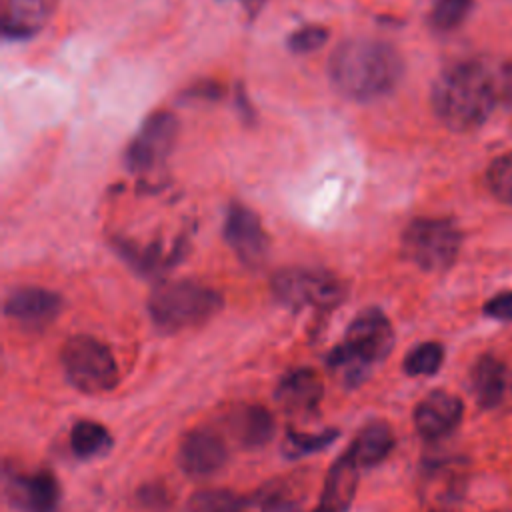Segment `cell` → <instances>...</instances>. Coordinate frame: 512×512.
<instances>
[{"instance_id": "obj_1", "label": "cell", "mask_w": 512, "mask_h": 512, "mask_svg": "<svg viewBox=\"0 0 512 512\" xmlns=\"http://www.w3.org/2000/svg\"><path fill=\"white\" fill-rule=\"evenodd\" d=\"M500 98L498 74L474 60L448 66L432 86L434 114L454 132H468L484 124Z\"/></svg>"}, {"instance_id": "obj_2", "label": "cell", "mask_w": 512, "mask_h": 512, "mask_svg": "<svg viewBox=\"0 0 512 512\" xmlns=\"http://www.w3.org/2000/svg\"><path fill=\"white\" fill-rule=\"evenodd\" d=\"M402 56L376 38L344 40L330 56L328 74L338 92L352 100H374L388 94L402 78Z\"/></svg>"}, {"instance_id": "obj_3", "label": "cell", "mask_w": 512, "mask_h": 512, "mask_svg": "<svg viewBox=\"0 0 512 512\" xmlns=\"http://www.w3.org/2000/svg\"><path fill=\"white\" fill-rule=\"evenodd\" d=\"M394 348V328L378 308L360 310L348 324L344 340L326 356V366L348 388L360 386L376 364Z\"/></svg>"}, {"instance_id": "obj_4", "label": "cell", "mask_w": 512, "mask_h": 512, "mask_svg": "<svg viewBox=\"0 0 512 512\" xmlns=\"http://www.w3.org/2000/svg\"><path fill=\"white\" fill-rule=\"evenodd\" d=\"M222 306L220 292L196 280L162 282L148 296V314L162 332H180L204 324Z\"/></svg>"}, {"instance_id": "obj_5", "label": "cell", "mask_w": 512, "mask_h": 512, "mask_svg": "<svg viewBox=\"0 0 512 512\" xmlns=\"http://www.w3.org/2000/svg\"><path fill=\"white\" fill-rule=\"evenodd\" d=\"M60 362L66 380L82 394H106L120 378L112 350L88 334L70 336L60 350Z\"/></svg>"}, {"instance_id": "obj_6", "label": "cell", "mask_w": 512, "mask_h": 512, "mask_svg": "<svg viewBox=\"0 0 512 512\" xmlns=\"http://www.w3.org/2000/svg\"><path fill=\"white\" fill-rule=\"evenodd\" d=\"M460 242V230L446 218H416L402 234L404 256L428 272L450 268L460 252Z\"/></svg>"}, {"instance_id": "obj_7", "label": "cell", "mask_w": 512, "mask_h": 512, "mask_svg": "<svg viewBox=\"0 0 512 512\" xmlns=\"http://www.w3.org/2000/svg\"><path fill=\"white\" fill-rule=\"evenodd\" d=\"M272 292L290 308L330 310L344 300L346 284L326 270L284 268L274 274Z\"/></svg>"}, {"instance_id": "obj_8", "label": "cell", "mask_w": 512, "mask_h": 512, "mask_svg": "<svg viewBox=\"0 0 512 512\" xmlns=\"http://www.w3.org/2000/svg\"><path fill=\"white\" fill-rule=\"evenodd\" d=\"M178 136V120L168 110L150 114L132 142L126 146L124 164L134 174L156 170L172 152Z\"/></svg>"}, {"instance_id": "obj_9", "label": "cell", "mask_w": 512, "mask_h": 512, "mask_svg": "<svg viewBox=\"0 0 512 512\" xmlns=\"http://www.w3.org/2000/svg\"><path fill=\"white\" fill-rule=\"evenodd\" d=\"M2 478L4 496L16 512H60L62 488L52 470L24 472L6 462Z\"/></svg>"}, {"instance_id": "obj_10", "label": "cell", "mask_w": 512, "mask_h": 512, "mask_svg": "<svg viewBox=\"0 0 512 512\" xmlns=\"http://www.w3.org/2000/svg\"><path fill=\"white\" fill-rule=\"evenodd\" d=\"M228 460L224 438L206 426L192 428L184 434L178 446L176 462L190 478H208L216 474Z\"/></svg>"}, {"instance_id": "obj_11", "label": "cell", "mask_w": 512, "mask_h": 512, "mask_svg": "<svg viewBox=\"0 0 512 512\" xmlns=\"http://www.w3.org/2000/svg\"><path fill=\"white\" fill-rule=\"evenodd\" d=\"M224 240L246 266H262L270 240L260 218L242 204H230L224 222Z\"/></svg>"}, {"instance_id": "obj_12", "label": "cell", "mask_w": 512, "mask_h": 512, "mask_svg": "<svg viewBox=\"0 0 512 512\" xmlns=\"http://www.w3.org/2000/svg\"><path fill=\"white\" fill-rule=\"evenodd\" d=\"M62 310L60 294L38 288V286H22L12 290L4 300V314L26 330H42Z\"/></svg>"}, {"instance_id": "obj_13", "label": "cell", "mask_w": 512, "mask_h": 512, "mask_svg": "<svg viewBox=\"0 0 512 512\" xmlns=\"http://www.w3.org/2000/svg\"><path fill=\"white\" fill-rule=\"evenodd\" d=\"M464 416L462 400L446 390H432L414 408V426L426 440H440L458 428Z\"/></svg>"}, {"instance_id": "obj_14", "label": "cell", "mask_w": 512, "mask_h": 512, "mask_svg": "<svg viewBox=\"0 0 512 512\" xmlns=\"http://www.w3.org/2000/svg\"><path fill=\"white\" fill-rule=\"evenodd\" d=\"M276 402L292 414H312L324 398L322 378L314 368L298 366L286 370L274 390Z\"/></svg>"}, {"instance_id": "obj_15", "label": "cell", "mask_w": 512, "mask_h": 512, "mask_svg": "<svg viewBox=\"0 0 512 512\" xmlns=\"http://www.w3.org/2000/svg\"><path fill=\"white\" fill-rule=\"evenodd\" d=\"M228 434L242 448H260L274 436V416L272 412L256 402H238L228 408L224 416Z\"/></svg>"}, {"instance_id": "obj_16", "label": "cell", "mask_w": 512, "mask_h": 512, "mask_svg": "<svg viewBox=\"0 0 512 512\" xmlns=\"http://www.w3.org/2000/svg\"><path fill=\"white\" fill-rule=\"evenodd\" d=\"M360 466L348 450H344L328 468L318 504L312 512H348L358 490Z\"/></svg>"}, {"instance_id": "obj_17", "label": "cell", "mask_w": 512, "mask_h": 512, "mask_svg": "<svg viewBox=\"0 0 512 512\" xmlns=\"http://www.w3.org/2000/svg\"><path fill=\"white\" fill-rule=\"evenodd\" d=\"M394 446L396 438L392 426L382 418H374L358 430L356 438L350 442L346 450L352 454L360 468H370L386 460Z\"/></svg>"}, {"instance_id": "obj_18", "label": "cell", "mask_w": 512, "mask_h": 512, "mask_svg": "<svg viewBox=\"0 0 512 512\" xmlns=\"http://www.w3.org/2000/svg\"><path fill=\"white\" fill-rule=\"evenodd\" d=\"M508 384V372L494 354L480 356L470 370V390L482 408H494L502 402Z\"/></svg>"}, {"instance_id": "obj_19", "label": "cell", "mask_w": 512, "mask_h": 512, "mask_svg": "<svg viewBox=\"0 0 512 512\" xmlns=\"http://www.w3.org/2000/svg\"><path fill=\"white\" fill-rule=\"evenodd\" d=\"M46 0H6L2 10V34L6 38H30L46 22Z\"/></svg>"}, {"instance_id": "obj_20", "label": "cell", "mask_w": 512, "mask_h": 512, "mask_svg": "<svg viewBox=\"0 0 512 512\" xmlns=\"http://www.w3.org/2000/svg\"><path fill=\"white\" fill-rule=\"evenodd\" d=\"M110 430L90 418H80L70 428V450L80 460H92L104 456L112 448Z\"/></svg>"}, {"instance_id": "obj_21", "label": "cell", "mask_w": 512, "mask_h": 512, "mask_svg": "<svg viewBox=\"0 0 512 512\" xmlns=\"http://www.w3.org/2000/svg\"><path fill=\"white\" fill-rule=\"evenodd\" d=\"M252 496H242L224 488H208L192 494L188 512H250Z\"/></svg>"}, {"instance_id": "obj_22", "label": "cell", "mask_w": 512, "mask_h": 512, "mask_svg": "<svg viewBox=\"0 0 512 512\" xmlns=\"http://www.w3.org/2000/svg\"><path fill=\"white\" fill-rule=\"evenodd\" d=\"M338 436H340L338 428H326L320 432H300L294 426H288L286 438H284V454L288 458L310 456L332 446L338 440Z\"/></svg>"}, {"instance_id": "obj_23", "label": "cell", "mask_w": 512, "mask_h": 512, "mask_svg": "<svg viewBox=\"0 0 512 512\" xmlns=\"http://www.w3.org/2000/svg\"><path fill=\"white\" fill-rule=\"evenodd\" d=\"M444 362V346L440 342H422L408 350L402 368L408 376H432Z\"/></svg>"}, {"instance_id": "obj_24", "label": "cell", "mask_w": 512, "mask_h": 512, "mask_svg": "<svg viewBox=\"0 0 512 512\" xmlns=\"http://www.w3.org/2000/svg\"><path fill=\"white\" fill-rule=\"evenodd\" d=\"M472 8V0H434L430 10V26L438 32H450L462 24Z\"/></svg>"}, {"instance_id": "obj_25", "label": "cell", "mask_w": 512, "mask_h": 512, "mask_svg": "<svg viewBox=\"0 0 512 512\" xmlns=\"http://www.w3.org/2000/svg\"><path fill=\"white\" fill-rule=\"evenodd\" d=\"M488 188L504 204L512 206V152L498 156L488 166Z\"/></svg>"}, {"instance_id": "obj_26", "label": "cell", "mask_w": 512, "mask_h": 512, "mask_svg": "<svg viewBox=\"0 0 512 512\" xmlns=\"http://www.w3.org/2000/svg\"><path fill=\"white\" fill-rule=\"evenodd\" d=\"M326 38H328L326 28L310 24V26H302L296 32H292L288 36V46L296 54H306V52H312V50L320 48L326 42Z\"/></svg>"}, {"instance_id": "obj_27", "label": "cell", "mask_w": 512, "mask_h": 512, "mask_svg": "<svg viewBox=\"0 0 512 512\" xmlns=\"http://www.w3.org/2000/svg\"><path fill=\"white\" fill-rule=\"evenodd\" d=\"M136 498L140 500V504H144V506H148V508L164 506V504H168V500H170L166 488H164L162 484H158V482L142 484V486L138 488Z\"/></svg>"}, {"instance_id": "obj_28", "label": "cell", "mask_w": 512, "mask_h": 512, "mask_svg": "<svg viewBox=\"0 0 512 512\" xmlns=\"http://www.w3.org/2000/svg\"><path fill=\"white\" fill-rule=\"evenodd\" d=\"M484 314L496 320H512V292H500L484 306Z\"/></svg>"}, {"instance_id": "obj_29", "label": "cell", "mask_w": 512, "mask_h": 512, "mask_svg": "<svg viewBox=\"0 0 512 512\" xmlns=\"http://www.w3.org/2000/svg\"><path fill=\"white\" fill-rule=\"evenodd\" d=\"M264 2H266V0H242V4L246 6V10H250L252 14H254V12H258V10H260V6H262Z\"/></svg>"}, {"instance_id": "obj_30", "label": "cell", "mask_w": 512, "mask_h": 512, "mask_svg": "<svg viewBox=\"0 0 512 512\" xmlns=\"http://www.w3.org/2000/svg\"><path fill=\"white\" fill-rule=\"evenodd\" d=\"M270 512H300L296 508V504H288V506H282V508H276V510H270Z\"/></svg>"}]
</instances>
